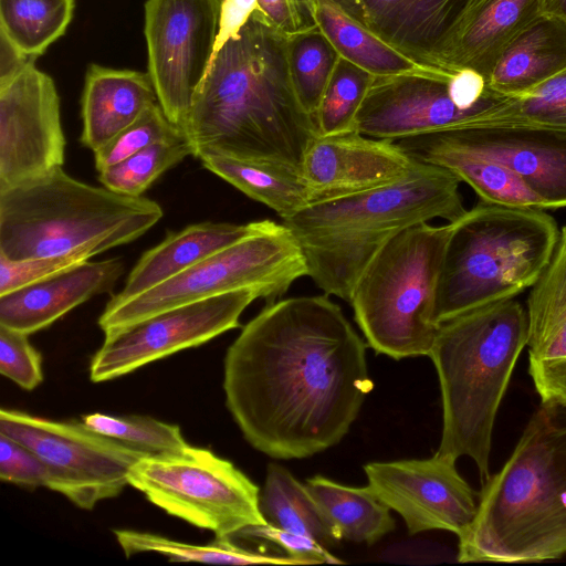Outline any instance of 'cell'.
I'll list each match as a JSON object with an SVG mask.
<instances>
[{"mask_svg": "<svg viewBox=\"0 0 566 566\" xmlns=\"http://www.w3.org/2000/svg\"><path fill=\"white\" fill-rule=\"evenodd\" d=\"M223 389L254 449L308 458L340 442L373 389L366 344L326 294L274 301L228 348Z\"/></svg>", "mask_w": 566, "mask_h": 566, "instance_id": "1", "label": "cell"}, {"mask_svg": "<svg viewBox=\"0 0 566 566\" xmlns=\"http://www.w3.org/2000/svg\"><path fill=\"white\" fill-rule=\"evenodd\" d=\"M286 41L256 8L221 48L182 126L192 156L217 154L302 172L318 132L294 92Z\"/></svg>", "mask_w": 566, "mask_h": 566, "instance_id": "2", "label": "cell"}, {"mask_svg": "<svg viewBox=\"0 0 566 566\" xmlns=\"http://www.w3.org/2000/svg\"><path fill=\"white\" fill-rule=\"evenodd\" d=\"M566 555V403L541 401L503 467L483 483L459 563H536Z\"/></svg>", "mask_w": 566, "mask_h": 566, "instance_id": "3", "label": "cell"}, {"mask_svg": "<svg viewBox=\"0 0 566 566\" xmlns=\"http://www.w3.org/2000/svg\"><path fill=\"white\" fill-rule=\"evenodd\" d=\"M452 172L419 161L405 179L380 188L311 203L283 220L298 241L310 276L326 295L349 303L375 254L400 231L436 218L467 213Z\"/></svg>", "mask_w": 566, "mask_h": 566, "instance_id": "4", "label": "cell"}, {"mask_svg": "<svg viewBox=\"0 0 566 566\" xmlns=\"http://www.w3.org/2000/svg\"><path fill=\"white\" fill-rule=\"evenodd\" d=\"M526 344V307L514 297L441 323L428 355L442 400V434L436 453L471 458L482 483L491 475L497 410Z\"/></svg>", "mask_w": 566, "mask_h": 566, "instance_id": "5", "label": "cell"}, {"mask_svg": "<svg viewBox=\"0 0 566 566\" xmlns=\"http://www.w3.org/2000/svg\"><path fill=\"white\" fill-rule=\"evenodd\" d=\"M163 214L151 199L87 185L59 167L0 189V254L11 260L93 258L138 239Z\"/></svg>", "mask_w": 566, "mask_h": 566, "instance_id": "6", "label": "cell"}, {"mask_svg": "<svg viewBox=\"0 0 566 566\" xmlns=\"http://www.w3.org/2000/svg\"><path fill=\"white\" fill-rule=\"evenodd\" d=\"M558 237L556 221L544 210L481 200L455 221L437 286L434 323L531 287Z\"/></svg>", "mask_w": 566, "mask_h": 566, "instance_id": "7", "label": "cell"}, {"mask_svg": "<svg viewBox=\"0 0 566 566\" xmlns=\"http://www.w3.org/2000/svg\"><path fill=\"white\" fill-rule=\"evenodd\" d=\"M454 226H411L361 272L349 303L376 353L394 359L429 355L439 328L433 321L436 292Z\"/></svg>", "mask_w": 566, "mask_h": 566, "instance_id": "8", "label": "cell"}, {"mask_svg": "<svg viewBox=\"0 0 566 566\" xmlns=\"http://www.w3.org/2000/svg\"><path fill=\"white\" fill-rule=\"evenodd\" d=\"M304 275L306 260L292 231L283 223L261 220L251 234L155 287L123 302L108 301L98 325L107 334L184 304L244 289L272 303Z\"/></svg>", "mask_w": 566, "mask_h": 566, "instance_id": "9", "label": "cell"}, {"mask_svg": "<svg viewBox=\"0 0 566 566\" xmlns=\"http://www.w3.org/2000/svg\"><path fill=\"white\" fill-rule=\"evenodd\" d=\"M128 482L154 505L217 538L266 523L259 486L208 449L187 446L145 455L130 469Z\"/></svg>", "mask_w": 566, "mask_h": 566, "instance_id": "10", "label": "cell"}, {"mask_svg": "<svg viewBox=\"0 0 566 566\" xmlns=\"http://www.w3.org/2000/svg\"><path fill=\"white\" fill-rule=\"evenodd\" d=\"M504 97L470 70L376 76L357 114L355 130L397 142L467 127Z\"/></svg>", "mask_w": 566, "mask_h": 566, "instance_id": "11", "label": "cell"}, {"mask_svg": "<svg viewBox=\"0 0 566 566\" xmlns=\"http://www.w3.org/2000/svg\"><path fill=\"white\" fill-rule=\"evenodd\" d=\"M0 432L34 451L49 471L48 489L74 505L92 510L117 496L142 450L94 431L77 421H57L2 408Z\"/></svg>", "mask_w": 566, "mask_h": 566, "instance_id": "12", "label": "cell"}, {"mask_svg": "<svg viewBox=\"0 0 566 566\" xmlns=\"http://www.w3.org/2000/svg\"><path fill=\"white\" fill-rule=\"evenodd\" d=\"M218 0H147L148 74L168 119L182 129L208 70L217 34Z\"/></svg>", "mask_w": 566, "mask_h": 566, "instance_id": "13", "label": "cell"}, {"mask_svg": "<svg viewBox=\"0 0 566 566\" xmlns=\"http://www.w3.org/2000/svg\"><path fill=\"white\" fill-rule=\"evenodd\" d=\"M256 298L260 294L255 290H238L184 304L107 333L93 356L91 380L102 382L127 375L238 328L241 314Z\"/></svg>", "mask_w": 566, "mask_h": 566, "instance_id": "14", "label": "cell"}, {"mask_svg": "<svg viewBox=\"0 0 566 566\" xmlns=\"http://www.w3.org/2000/svg\"><path fill=\"white\" fill-rule=\"evenodd\" d=\"M65 145L55 84L30 61L0 82V189L63 167Z\"/></svg>", "mask_w": 566, "mask_h": 566, "instance_id": "15", "label": "cell"}, {"mask_svg": "<svg viewBox=\"0 0 566 566\" xmlns=\"http://www.w3.org/2000/svg\"><path fill=\"white\" fill-rule=\"evenodd\" d=\"M455 459L370 462L364 465L368 486L405 521L409 535L441 530L458 537L475 517L479 495L460 475Z\"/></svg>", "mask_w": 566, "mask_h": 566, "instance_id": "16", "label": "cell"}, {"mask_svg": "<svg viewBox=\"0 0 566 566\" xmlns=\"http://www.w3.org/2000/svg\"><path fill=\"white\" fill-rule=\"evenodd\" d=\"M512 169L546 209L566 208V130L534 126L461 127L428 134Z\"/></svg>", "mask_w": 566, "mask_h": 566, "instance_id": "17", "label": "cell"}, {"mask_svg": "<svg viewBox=\"0 0 566 566\" xmlns=\"http://www.w3.org/2000/svg\"><path fill=\"white\" fill-rule=\"evenodd\" d=\"M418 165L397 142L353 130L317 136L305 153L302 172L318 202L398 182Z\"/></svg>", "mask_w": 566, "mask_h": 566, "instance_id": "18", "label": "cell"}, {"mask_svg": "<svg viewBox=\"0 0 566 566\" xmlns=\"http://www.w3.org/2000/svg\"><path fill=\"white\" fill-rule=\"evenodd\" d=\"M542 14V0H467L427 63L486 80L505 48Z\"/></svg>", "mask_w": 566, "mask_h": 566, "instance_id": "19", "label": "cell"}, {"mask_svg": "<svg viewBox=\"0 0 566 566\" xmlns=\"http://www.w3.org/2000/svg\"><path fill=\"white\" fill-rule=\"evenodd\" d=\"M120 258L84 261L0 295V326L30 335L93 296L111 292L124 274Z\"/></svg>", "mask_w": 566, "mask_h": 566, "instance_id": "20", "label": "cell"}, {"mask_svg": "<svg viewBox=\"0 0 566 566\" xmlns=\"http://www.w3.org/2000/svg\"><path fill=\"white\" fill-rule=\"evenodd\" d=\"M157 102L148 73L92 64L82 96V144L99 149Z\"/></svg>", "mask_w": 566, "mask_h": 566, "instance_id": "21", "label": "cell"}, {"mask_svg": "<svg viewBox=\"0 0 566 566\" xmlns=\"http://www.w3.org/2000/svg\"><path fill=\"white\" fill-rule=\"evenodd\" d=\"M259 223L208 221L169 232L160 243L142 255L129 272L124 289L109 301L123 302L155 287L251 234Z\"/></svg>", "mask_w": 566, "mask_h": 566, "instance_id": "22", "label": "cell"}, {"mask_svg": "<svg viewBox=\"0 0 566 566\" xmlns=\"http://www.w3.org/2000/svg\"><path fill=\"white\" fill-rule=\"evenodd\" d=\"M397 143L417 160L452 172L468 184L482 201L545 210L541 198L512 169L497 160L441 144L428 134Z\"/></svg>", "mask_w": 566, "mask_h": 566, "instance_id": "23", "label": "cell"}, {"mask_svg": "<svg viewBox=\"0 0 566 566\" xmlns=\"http://www.w3.org/2000/svg\"><path fill=\"white\" fill-rule=\"evenodd\" d=\"M564 70L566 22L542 13L505 48L488 83L504 96H516Z\"/></svg>", "mask_w": 566, "mask_h": 566, "instance_id": "24", "label": "cell"}, {"mask_svg": "<svg viewBox=\"0 0 566 566\" xmlns=\"http://www.w3.org/2000/svg\"><path fill=\"white\" fill-rule=\"evenodd\" d=\"M465 1L359 0L365 25L423 64H428L429 53L451 27Z\"/></svg>", "mask_w": 566, "mask_h": 566, "instance_id": "25", "label": "cell"}, {"mask_svg": "<svg viewBox=\"0 0 566 566\" xmlns=\"http://www.w3.org/2000/svg\"><path fill=\"white\" fill-rule=\"evenodd\" d=\"M317 27L338 54L375 76L437 73L441 67L418 62L396 49L333 0H312Z\"/></svg>", "mask_w": 566, "mask_h": 566, "instance_id": "26", "label": "cell"}, {"mask_svg": "<svg viewBox=\"0 0 566 566\" xmlns=\"http://www.w3.org/2000/svg\"><path fill=\"white\" fill-rule=\"evenodd\" d=\"M526 305L528 365L566 360V226Z\"/></svg>", "mask_w": 566, "mask_h": 566, "instance_id": "27", "label": "cell"}, {"mask_svg": "<svg viewBox=\"0 0 566 566\" xmlns=\"http://www.w3.org/2000/svg\"><path fill=\"white\" fill-rule=\"evenodd\" d=\"M199 159L206 169L274 210L282 221L314 202L306 179L297 170L217 154H203Z\"/></svg>", "mask_w": 566, "mask_h": 566, "instance_id": "28", "label": "cell"}, {"mask_svg": "<svg viewBox=\"0 0 566 566\" xmlns=\"http://www.w3.org/2000/svg\"><path fill=\"white\" fill-rule=\"evenodd\" d=\"M305 488L343 539L370 545L395 530L390 509L368 485L347 486L314 475Z\"/></svg>", "mask_w": 566, "mask_h": 566, "instance_id": "29", "label": "cell"}, {"mask_svg": "<svg viewBox=\"0 0 566 566\" xmlns=\"http://www.w3.org/2000/svg\"><path fill=\"white\" fill-rule=\"evenodd\" d=\"M260 510L266 523L310 536L326 547L343 539L305 484L277 463L268 465L264 486L260 492Z\"/></svg>", "mask_w": 566, "mask_h": 566, "instance_id": "30", "label": "cell"}, {"mask_svg": "<svg viewBox=\"0 0 566 566\" xmlns=\"http://www.w3.org/2000/svg\"><path fill=\"white\" fill-rule=\"evenodd\" d=\"M74 4V0H0V35L35 59L64 34Z\"/></svg>", "mask_w": 566, "mask_h": 566, "instance_id": "31", "label": "cell"}, {"mask_svg": "<svg viewBox=\"0 0 566 566\" xmlns=\"http://www.w3.org/2000/svg\"><path fill=\"white\" fill-rule=\"evenodd\" d=\"M114 534L126 557L138 553H158L172 562H200L210 564H274L302 565L291 556H276L248 551L230 538H217L208 545H192L146 532L116 530Z\"/></svg>", "mask_w": 566, "mask_h": 566, "instance_id": "32", "label": "cell"}, {"mask_svg": "<svg viewBox=\"0 0 566 566\" xmlns=\"http://www.w3.org/2000/svg\"><path fill=\"white\" fill-rule=\"evenodd\" d=\"M534 126L566 130V70L531 91L505 96L467 127Z\"/></svg>", "mask_w": 566, "mask_h": 566, "instance_id": "33", "label": "cell"}, {"mask_svg": "<svg viewBox=\"0 0 566 566\" xmlns=\"http://www.w3.org/2000/svg\"><path fill=\"white\" fill-rule=\"evenodd\" d=\"M291 82L302 107L315 118L339 54L318 27L287 36Z\"/></svg>", "mask_w": 566, "mask_h": 566, "instance_id": "34", "label": "cell"}, {"mask_svg": "<svg viewBox=\"0 0 566 566\" xmlns=\"http://www.w3.org/2000/svg\"><path fill=\"white\" fill-rule=\"evenodd\" d=\"M375 77L339 55L315 114L318 136L355 130L357 114Z\"/></svg>", "mask_w": 566, "mask_h": 566, "instance_id": "35", "label": "cell"}, {"mask_svg": "<svg viewBox=\"0 0 566 566\" xmlns=\"http://www.w3.org/2000/svg\"><path fill=\"white\" fill-rule=\"evenodd\" d=\"M189 155L192 149L186 138L158 143L98 171V180L115 192L142 197L164 172Z\"/></svg>", "mask_w": 566, "mask_h": 566, "instance_id": "36", "label": "cell"}, {"mask_svg": "<svg viewBox=\"0 0 566 566\" xmlns=\"http://www.w3.org/2000/svg\"><path fill=\"white\" fill-rule=\"evenodd\" d=\"M82 421L94 431L137 448L147 454L170 453L189 446L178 426L150 417L95 412L83 416Z\"/></svg>", "mask_w": 566, "mask_h": 566, "instance_id": "37", "label": "cell"}, {"mask_svg": "<svg viewBox=\"0 0 566 566\" xmlns=\"http://www.w3.org/2000/svg\"><path fill=\"white\" fill-rule=\"evenodd\" d=\"M180 139H185L182 129L168 119L157 102L111 142L93 151L95 168L101 171L151 145Z\"/></svg>", "mask_w": 566, "mask_h": 566, "instance_id": "38", "label": "cell"}, {"mask_svg": "<svg viewBox=\"0 0 566 566\" xmlns=\"http://www.w3.org/2000/svg\"><path fill=\"white\" fill-rule=\"evenodd\" d=\"M41 363V355L27 334L0 326V373L3 376L32 390L43 379Z\"/></svg>", "mask_w": 566, "mask_h": 566, "instance_id": "39", "label": "cell"}, {"mask_svg": "<svg viewBox=\"0 0 566 566\" xmlns=\"http://www.w3.org/2000/svg\"><path fill=\"white\" fill-rule=\"evenodd\" d=\"M86 253L11 260L0 254V295L41 281L60 271L90 260Z\"/></svg>", "mask_w": 566, "mask_h": 566, "instance_id": "40", "label": "cell"}, {"mask_svg": "<svg viewBox=\"0 0 566 566\" xmlns=\"http://www.w3.org/2000/svg\"><path fill=\"white\" fill-rule=\"evenodd\" d=\"M0 479L24 488H46L49 471L29 447L0 432Z\"/></svg>", "mask_w": 566, "mask_h": 566, "instance_id": "41", "label": "cell"}, {"mask_svg": "<svg viewBox=\"0 0 566 566\" xmlns=\"http://www.w3.org/2000/svg\"><path fill=\"white\" fill-rule=\"evenodd\" d=\"M237 536H249L272 542L283 548L289 556L300 560L302 565L343 563L316 539L280 528L270 523L249 526Z\"/></svg>", "mask_w": 566, "mask_h": 566, "instance_id": "42", "label": "cell"}, {"mask_svg": "<svg viewBox=\"0 0 566 566\" xmlns=\"http://www.w3.org/2000/svg\"><path fill=\"white\" fill-rule=\"evenodd\" d=\"M258 9L285 36L317 27L312 0H258Z\"/></svg>", "mask_w": 566, "mask_h": 566, "instance_id": "43", "label": "cell"}, {"mask_svg": "<svg viewBox=\"0 0 566 566\" xmlns=\"http://www.w3.org/2000/svg\"><path fill=\"white\" fill-rule=\"evenodd\" d=\"M256 8L258 0L222 1L219 14L218 34L209 65L221 48L240 32Z\"/></svg>", "mask_w": 566, "mask_h": 566, "instance_id": "44", "label": "cell"}, {"mask_svg": "<svg viewBox=\"0 0 566 566\" xmlns=\"http://www.w3.org/2000/svg\"><path fill=\"white\" fill-rule=\"evenodd\" d=\"M528 373L542 401L566 403V360L528 365Z\"/></svg>", "mask_w": 566, "mask_h": 566, "instance_id": "45", "label": "cell"}, {"mask_svg": "<svg viewBox=\"0 0 566 566\" xmlns=\"http://www.w3.org/2000/svg\"><path fill=\"white\" fill-rule=\"evenodd\" d=\"M1 39V65L0 82L15 75L27 63L34 59L28 57L18 52L10 42L2 35Z\"/></svg>", "mask_w": 566, "mask_h": 566, "instance_id": "46", "label": "cell"}, {"mask_svg": "<svg viewBox=\"0 0 566 566\" xmlns=\"http://www.w3.org/2000/svg\"><path fill=\"white\" fill-rule=\"evenodd\" d=\"M542 13L566 22V0H542Z\"/></svg>", "mask_w": 566, "mask_h": 566, "instance_id": "47", "label": "cell"}, {"mask_svg": "<svg viewBox=\"0 0 566 566\" xmlns=\"http://www.w3.org/2000/svg\"><path fill=\"white\" fill-rule=\"evenodd\" d=\"M337 6H339L344 11H346L350 17L365 24L364 14L360 7L359 0H333Z\"/></svg>", "mask_w": 566, "mask_h": 566, "instance_id": "48", "label": "cell"}, {"mask_svg": "<svg viewBox=\"0 0 566 566\" xmlns=\"http://www.w3.org/2000/svg\"><path fill=\"white\" fill-rule=\"evenodd\" d=\"M220 3H222L223 0H218Z\"/></svg>", "mask_w": 566, "mask_h": 566, "instance_id": "49", "label": "cell"}]
</instances>
